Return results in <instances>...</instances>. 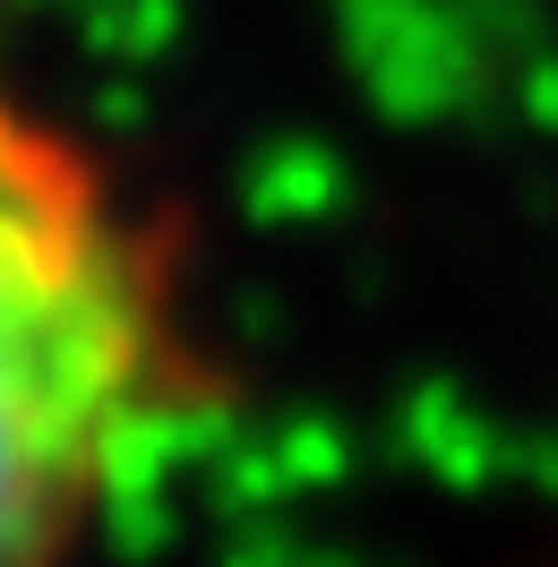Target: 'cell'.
I'll use <instances>...</instances> for the list:
<instances>
[{"label": "cell", "mask_w": 558, "mask_h": 567, "mask_svg": "<svg viewBox=\"0 0 558 567\" xmlns=\"http://www.w3.org/2000/svg\"><path fill=\"white\" fill-rule=\"evenodd\" d=\"M215 388L180 215L0 78V567H86Z\"/></svg>", "instance_id": "cell-1"}]
</instances>
